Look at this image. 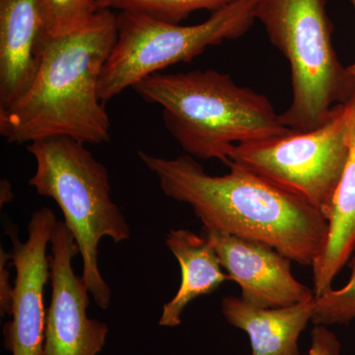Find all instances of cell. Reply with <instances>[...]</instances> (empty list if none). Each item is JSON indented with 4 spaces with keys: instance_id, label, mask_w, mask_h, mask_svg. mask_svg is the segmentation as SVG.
<instances>
[{
    "instance_id": "cell-1",
    "label": "cell",
    "mask_w": 355,
    "mask_h": 355,
    "mask_svg": "<svg viewBox=\"0 0 355 355\" xmlns=\"http://www.w3.org/2000/svg\"><path fill=\"white\" fill-rule=\"evenodd\" d=\"M168 198L186 203L203 228L261 242L299 265L312 266L323 251L329 221L309 202L265 178L229 163L212 176L190 155L163 158L139 151Z\"/></svg>"
},
{
    "instance_id": "cell-2",
    "label": "cell",
    "mask_w": 355,
    "mask_h": 355,
    "mask_svg": "<svg viewBox=\"0 0 355 355\" xmlns=\"http://www.w3.org/2000/svg\"><path fill=\"white\" fill-rule=\"evenodd\" d=\"M116 38V13L107 8L98 9L74 31L50 34L32 85L0 112L1 137L17 144L53 137L85 144L108 142L111 121L99 83Z\"/></svg>"
},
{
    "instance_id": "cell-3",
    "label": "cell",
    "mask_w": 355,
    "mask_h": 355,
    "mask_svg": "<svg viewBox=\"0 0 355 355\" xmlns=\"http://www.w3.org/2000/svg\"><path fill=\"white\" fill-rule=\"evenodd\" d=\"M135 92L162 109L168 132L188 155L227 165L237 144L291 132L265 95L214 69L153 74Z\"/></svg>"
},
{
    "instance_id": "cell-4",
    "label": "cell",
    "mask_w": 355,
    "mask_h": 355,
    "mask_svg": "<svg viewBox=\"0 0 355 355\" xmlns=\"http://www.w3.org/2000/svg\"><path fill=\"white\" fill-rule=\"evenodd\" d=\"M27 149L36 161L30 186L62 210L83 258L81 277L98 307L108 309L112 291L99 268L100 242L130 238L127 219L112 200L108 170L85 144L70 137L36 140Z\"/></svg>"
},
{
    "instance_id": "cell-5",
    "label": "cell",
    "mask_w": 355,
    "mask_h": 355,
    "mask_svg": "<svg viewBox=\"0 0 355 355\" xmlns=\"http://www.w3.org/2000/svg\"><path fill=\"white\" fill-rule=\"evenodd\" d=\"M256 20L291 65L292 102L282 123L298 132L321 127L355 94V76L334 48L326 0H258Z\"/></svg>"
},
{
    "instance_id": "cell-6",
    "label": "cell",
    "mask_w": 355,
    "mask_h": 355,
    "mask_svg": "<svg viewBox=\"0 0 355 355\" xmlns=\"http://www.w3.org/2000/svg\"><path fill=\"white\" fill-rule=\"evenodd\" d=\"M257 3L258 0H236L191 26L119 11L118 38L100 78L102 101L113 99L166 67L191 62L209 46L244 36L256 21Z\"/></svg>"
},
{
    "instance_id": "cell-7",
    "label": "cell",
    "mask_w": 355,
    "mask_h": 355,
    "mask_svg": "<svg viewBox=\"0 0 355 355\" xmlns=\"http://www.w3.org/2000/svg\"><path fill=\"white\" fill-rule=\"evenodd\" d=\"M349 150L347 111L342 105L330 120L310 132L291 130L280 137L237 144L229 163L302 198L329 221Z\"/></svg>"
},
{
    "instance_id": "cell-8",
    "label": "cell",
    "mask_w": 355,
    "mask_h": 355,
    "mask_svg": "<svg viewBox=\"0 0 355 355\" xmlns=\"http://www.w3.org/2000/svg\"><path fill=\"white\" fill-rule=\"evenodd\" d=\"M51 253V297L44 355H97L106 343L109 327L88 317L90 292L72 268L79 249L64 221H58L55 226Z\"/></svg>"
},
{
    "instance_id": "cell-9",
    "label": "cell",
    "mask_w": 355,
    "mask_h": 355,
    "mask_svg": "<svg viewBox=\"0 0 355 355\" xmlns=\"http://www.w3.org/2000/svg\"><path fill=\"white\" fill-rule=\"evenodd\" d=\"M57 216L48 207L36 210L28 224V239L20 241L12 229V265L15 268L10 322L4 324V345L12 355H44L46 313L44 287L50 279L49 244Z\"/></svg>"
},
{
    "instance_id": "cell-10",
    "label": "cell",
    "mask_w": 355,
    "mask_h": 355,
    "mask_svg": "<svg viewBox=\"0 0 355 355\" xmlns=\"http://www.w3.org/2000/svg\"><path fill=\"white\" fill-rule=\"evenodd\" d=\"M218 254L228 279L241 289V298L261 308L286 307L316 297L299 282L292 261L263 243L203 228V234Z\"/></svg>"
},
{
    "instance_id": "cell-11",
    "label": "cell",
    "mask_w": 355,
    "mask_h": 355,
    "mask_svg": "<svg viewBox=\"0 0 355 355\" xmlns=\"http://www.w3.org/2000/svg\"><path fill=\"white\" fill-rule=\"evenodd\" d=\"M49 36L39 0H0V112L32 85Z\"/></svg>"
},
{
    "instance_id": "cell-12",
    "label": "cell",
    "mask_w": 355,
    "mask_h": 355,
    "mask_svg": "<svg viewBox=\"0 0 355 355\" xmlns=\"http://www.w3.org/2000/svg\"><path fill=\"white\" fill-rule=\"evenodd\" d=\"M316 297L286 307L261 308L228 296L221 311L229 324L247 334L252 355H300L299 338L312 322Z\"/></svg>"
},
{
    "instance_id": "cell-13",
    "label": "cell",
    "mask_w": 355,
    "mask_h": 355,
    "mask_svg": "<svg viewBox=\"0 0 355 355\" xmlns=\"http://www.w3.org/2000/svg\"><path fill=\"white\" fill-rule=\"evenodd\" d=\"M349 157L336 189L329 217V234L323 251L312 265L313 291L321 297L334 288V280L355 250V94L347 104Z\"/></svg>"
},
{
    "instance_id": "cell-14",
    "label": "cell",
    "mask_w": 355,
    "mask_h": 355,
    "mask_svg": "<svg viewBox=\"0 0 355 355\" xmlns=\"http://www.w3.org/2000/svg\"><path fill=\"white\" fill-rule=\"evenodd\" d=\"M165 243L181 268V286L163 305L159 324L174 328L182 323V314L191 302L214 293L229 279L216 249L205 235L188 229H171Z\"/></svg>"
},
{
    "instance_id": "cell-15",
    "label": "cell",
    "mask_w": 355,
    "mask_h": 355,
    "mask_svg": "<svg viewBox=\"0 0 355 355\" xmlns=\"http://www.w3.org/2000/svg\"><path fill=\"white\" fill-rule=\"evenodd\" d=\"M236 0H101L98 9L132 11L164 22L180 24L198 10L214 12Z\"/></svg>"
},
{
    "instance_id": "cell-16",
    "label": "cell",
    "mask_w": 355,
    "mask_h": 355,
    "mask_svg": "<svg viewBox=\"0 0 355 355\" xmlns=\"http://www.w3.org/2000/svg\"><path fill=\"white\" fill-rule=\"evenodd\" d=\"M349 263L350 275L345 286L331 288L321 297H316V308L312 318L314 326L345 324L355 319V250Z\"/></svg>"
},
{
    "instance_id": "cell-17",
    "label": "cell",
    "mask_w": 355,
    "mask_h": 355,
    "mask_svg": "<svg viewBox=\"0 0 355 355\" xmlns=\"http://www.w3.org/2000/svg\"><path fill=\"white\" fill-rule=\"evenodd\" d=\"M39 3L51 36L83 27L98 10L93 0H39Z\"/></svg>"
},
{
    "instance_id": "cell-18",
    "label": "cell",
    "mask_w": 355,
    "mask_h": 355,
    "mask_svg": "<svg viewBox=\"0 0 355 355\" xmlns=\"http://www.w3.org/2000/svg\"><path fill=\"white\" fill-rule=\"evenodd\" d=\"M340 345L335 334L328 327H314L311 333V347L308 355H340Z\"/></svg>"
},
{
    "instance_id": "cell-19",
    "label": "cell",
    "mask_w": 355,
    "mask_h": 355,
    "mask_svg": "<svg viewBox=\"0 0 355 355\" xmlns=\"http://www.w3.org/2000/svg\"><path fill=\"white\" fill-rule=\"evenodd\" d=\"M12 260V254L1 249L0 253V312L1 316L10 315L12 306L14 284L8 270V261Z\"/></svg>"
},
{
    "instance_id": "cell-20",
    "label": "cell",
    "mask_w": 355,
    "mask_h": 355,
    "mask_svg": "<svg viewBox=\"0 0 355 355\" xmlns=\"http://www.w3.org/2000/svg\"><path fill=\"white\" fill-rule=\"evenodd\" d=\"M13 198L12 191H11V184L3 180L1 182V205H6V203L10 202Z\"/></svg>"
},
{
    "instance_id": "cell-21",
    "label": "cell",
    "mask_w": 355,
    "mask_h": 355,
    "mask_svg": "<svg viewBox=\"0 0 355 355\" xmlns=\"http://www.w3.org/2000/svg\"><path fill=\"white\" fill-rule=\"evenodd\" d=\"M350 1H352V6H354L355 10V0H350ZM347 69H349V71L352 74V76H355V62L352 65H349V67H347Z\"/></svg>"
},
{
    "instance_id": "cell-22",
    "label": "cell",
    "mask_w": 355,
    "mask_h": 355,
    "mask_svg": "<svg viewBox=\"0 0 355 355\" xmlns=\"http://www.w3.org/2000/svg\"><path fill=\"white\" fill-rule=\"evenodd\" d=\"M93 1L95 2L96 6H97V7H98V3H99V2L101 1V0H93Z\"/></svg>"
}]
</instances>
